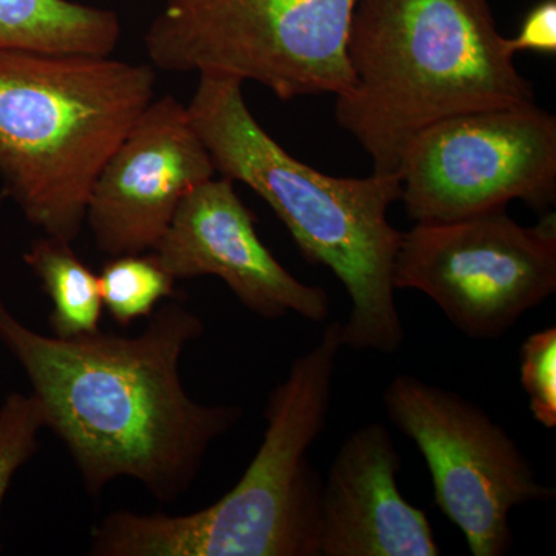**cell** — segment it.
<instances>
[{"label":"cell","mask_w":556,"mask_h":556,"mask_svg":"<svg viewBox=\"0 0 556 556\" xmlns=\"http://www.w3.org/2000/svg\"><path fill=\"white\" fill-rule=\"evenodd\" d=\"M149 318L134 338L98 329L60 339L22 324L0 299V342L30 380L46 428L64 442L89 495L130 478L170 504L243 408L200 404L182 386V354L204 332L195 311L174 298Z\"/></svg>","instance_id":"obj_1"},{"label":"cell","mask_w":556,"mask_h":556,"mask_svg":"<svg viewBox=\"0 0 556 556\" xmlns=\"http://www.w3.org/2000/svg\"><path fill=\"white\" fill-rule=\"evenodd\" d=\"M243 80L200 73L189 118L222 177L243 182L281 219L311 265L331 269L351 300L343 348L396 354L405 329L394 262L402 232L388 211L401 199L397 175L339 178L289 155L244 101Z\"/></svg>","instance_id":"obj_2"},{"label":"cell","mask_w":556,"mask_h":556,"mask_svg":"<svg viewBox=\"0 0 556 556\" xmlns=\"http://www.w3.org/2000/svg\"><path fill=\"white\" fill-rule=\"evenodd\" d=\"M346 54L354 83L336 97V121L375 174L397 175L409 142L433 124L535 102L489 0H361Z\"/></svg>","instance_id":"obj_3"},{"label":"cell","mask_w":556,"mask_h":556,"mask_svg":"<svg viewBox=\"0 0 556 556\" xmlns=\"http://www.w3.org/2000/svg\"><path fill=\"white\" fill-rule=\"evenodd\" d=\"M340 321L292 362L265 408L262 445L243 477L211 506L186 515L112 511L91 530L93 556H318L324 479L311 445L327 427Z\"/></svg>","instance_id":"obj_4"},{"label":"cell","mask_w":556,"mask_h":556,"mask_svg":"<svg viewBox=\"0 0 556 556\" xmlns=\"http://www.w3.org/2000/svg\"><path fill=\"white\" fill-rule=\"evenodd\" d=\"M153 65L0 51V178L43 236L73 243L91 189L150 102Z\"/></svg>","instance_id":"obj_5"},{"label":"cell","mask_w":556,"mask_h":556,"mask_svg":"<svg viewBox=\"0 0 556 556\" xmlns=\"http://www.w3.org/2000/svg\"><path fill=\"white\" fill-rule=\"evenodd\" d=\"M361 0H167L146 33L153 67L222 73L281 101L346 93V46Z\"/></svg>","instance_id":"obj_6"},{"label":"cell","mask_w":556,"mask_h":556,"mask_svg":"<svg viewBox=\"0 0 556 556\" xmlns=\"http://www.w3.org/2000/svg\"><path fill=\"white\" fill-rule=\"evenodd\" d=\"M394 287L428 295L475 340L503 338L556 291V215L535 226L506 207L402 232Z\"/></svg>","instance_id":"obj_7"},{"label":"cell","mask_w":556,"mask_h":556,"mask_svg":"<svg viewBox=\"0 0 556 556\" xmlns=\"http://www.w3.org/2000/svg\"><path fill=\"white\" fill-rule=\"evenodd\" d=\"M383 405L426 459L434 501L463 532L471 555H507L514 548L511 510L555 500L554 486L538 479L504 427L455 391L397 375Z\"/></svg>","instance_id":"obj_8"},{"label":"cell","mask_w":556,"mask_h":556,"mask_svg":"<svg viewBox=\"0 0 556 556\" xmlns=\"http://www.w3.org/2000/svg\"><path fill=\"white\" fill-rule=\"evenodd\" d=\"M401 200L416 223L455 222L521 200L556 201V118L530 104L466 113L420 131L405 150Z\"/></svg>","instance_id":"obj_9"},{"label":"cell","mask_w":556,"mask_h":556,"mask_svg":"<svg viewBox=\"0 0 556 556\" xmlns=\"http://www.w3.org/2000/svg\"><path fill=\"white\" fill-rule=\"evenodd\" d=\"M215 175L188 105L153 100L91 189L86 223L97 248L109 257L152 251L182 199Z\"/></svg>","instance_id":"obj_10"},{"label":"cell","mask_w":556,"mask_h":556,"mask_svg":"<svg viewBox=\"0 0 556 556\" xmlns=\"http://www.w3.org/2000/svg\"><path fill=\"white\" fill-rule=\"evenodd\" d=\"M150 252L175 280L219 278L258 317L294 313L324 324L331 314L327 291L298 280L260 240L232 179L214 177L190 190Z\"/></svg>","instance_id":"obj_11"},{"label":"cell","mask_w":556,"mask_h":556,"mask_svg":"<svg viewBox=\"0 0 556 556\" xmlns=\"http://www.w3.org/2000/svg\"><path fill=\"white\" fill-rule=\"evenodd\" d=\"M402 459L382 424L340 445L321 486L318 556H439L426 511L397 486Z\"/></svg>","instance_id":"obj_12"},{"label":"cell","mask_w":556,"mask_h":556,"mask_svg":"<svg viewBox=\"0 0 556 556\" xmlns=\"http://www.w3.org/2000/svg\"><path fill=\"white\" fill-rule=\"evenodd\" d=\"M121 24L113 11L73 0H0V51L110 56Z\"/></svg>","instance_id":"obj_13"},{"label":"cell","mask_w":556,"mask_h":556,"mask_svg":"<svg viewBox=\"0 0 556 556\" xmlns=\"http://www.w3.org/2000/svg\"><path fill=\"white\" fill-rule=\"evenodd\" d=\"M53 309L50 328L60 339L78 338L100 329L102 309L100 280L75 254L72 243L43 236L33 241L24 254Z\"/></svg>","instance_id":"obj_14"},{"label":"cell","mask_w":556,"mask_h":556,"mask_svg":"<svg viewBox=\"0 0 556 556\" xmlns=\"http://www.w3.org/2000/svg\"><path fill=\"white\" fill-rule=\"evenodd\" d=\"M98 280L102 305L119 327L152 316L163 300L177 298V280L153 252L110 257Z\"/></svg>","instance_id":"obj_15"},{"label":"cell","mask_w":556,"mask_h":556,"mask_svg":"<svg viewBox=\"0 0 556 556\" xmlns=\"http://www.w3.org/2000/svg\"><path fill=\"white\" fill-rule=\"evenodd\" d=\"M43 428L46 419L38 399L21 393L5 397L0 407V515L17 471L38 453V437Z\"/></svg>","instance_id":"obj_16"},{"label":"cell","mask_w":556,"mask_h":556,"mask_svg":"<svg viewBox=\"0 0 556 556\" xmlns=\"http://www.w3.org/2000/svg\"><path fill=\"white\" fill-rule=\"evenodd\" d=\"M519 376L540 426L556 427V328L533 332L519 350Z\"/></svg>","instance_id":"obj_17"},{"label":"cell","mask_w":556,"mask_h":556,"mask_svg":"<svg viewBox=\"0 0 556 556\" xmlns=\"http://www.w3.org/2000/svg\"><path fill=\"white\" fill-rule=\"evenodd\" d=\"M507 49L536 51V53H556V0H543L526 14L518 35L506 38Z\"/></svg>","instance_id":"obj_18"},{"label":"cell","mask_w":556,"mask_h":556,"mask_svg":"<svg viewBox=\"0 0 556 556\" xmlns=\"http://www.w3.org/2000/svg\"><path fill=\"white\" fill-rule=\"evenodd\" d=\"M164 2H167V0H164Z\"/></svg>","instance_id":"obj_19"}]
</instances>
